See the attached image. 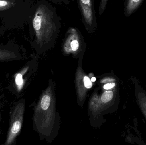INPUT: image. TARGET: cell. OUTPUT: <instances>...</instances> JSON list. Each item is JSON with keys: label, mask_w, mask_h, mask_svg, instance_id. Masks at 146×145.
<instances>
[{"label": "cell", "mask_w": 146, "mask_h": 145, "mask_svg": "<svg viewBox=\"0 0 146 145\" xmlns=\"http://www.w3.org/2000/svg\"><path fill=\"white\" fill-rule=\"evenodd\" d=\"M17 58L16 54L7 49H0V61L13 60Z\"/></svg>", "instance_id": "cell-6"}, {"label": "cell", "mask_w": 146, "mask_h": 145, "mask_svg": "<svg viewBox=\"0 0 146 145\" xmlns=\"http://www.w3.org/2000/svg\"><path fill=\"white\" fill-rule=\"evenodd\" d=\"M143 1V0H127L125 7V15L129 16L134 12Z\"/></svg>", "instance_id": "cell-5"}, {"label": "cell", "mask_w": 146, "mask_h": 145, "mask_svg": "<svg viewBox=\"0 0 146 145\" xmlns=\"http://www.w3.org/2000/svg\"><path fill=\"white\" fill-rule=\"evenodd\" d=\"M82 39L80 32L76 28H69L65 36L64 47L66 51H77L80 47V42Z\"/></svg>", "instance_id": "cell-4"}, {"label": "cell", "mask_w": 146, "mask_h": 145, "mask_svg": "<svg viewBox=\"0 0 146 145\" xmlns=\"http://www.w3.org/2000/svg\"><path fill=\"white\" fill-rule=\"evenodd\" d=\"M15 83H16V85L17 87L19 89V87H20L22 83H23V80H22V75L20 74H18L15 77Z\"/></svg>", "instance_id": "cell-11"}, {"label": "cell", "mask_w": 146, "mask_h": 145, "mask_svg": "<svg viewBox=\"0 0 146 145\" xmlns=\"http://www.w3.org/2000/svg\"><path fill=\"white\" fill-rule=\"evenodd\" d=\"M114 94L111 91H106L102 94L101 100L104 103H106L112 100Z\"/></svg>", "instance_id": "cell-8"}, {"label": "cell", "mask_w": 146, "mask_h": 145, "mask_svg": "<svg viewBox=\"0 0 146 145\" xmlns=\"http://www.w3.org/2000/svg\"><path fill=\"white\" fill-rule=\"evenodd\" d=\"M115 83H107V84H105V85L104 86V89H110L114 87L115 86Z\"/></svg>", "instance_id": "cell-14"}, {"label": "cell", "mask_w": 146, "mask_h": 145, "mask_svg": "<svg viewBox=\"0 0 146 145\" xmlns=\"http://www.w3.org/2000/svg\"><path fill=\"white\" fill-rule=\"evenodd\" d=\"M23 109L24 108L21 104H18L14 108L4 145L13 144L21 131L23 121Z\"/></svg>", "instance_id": "cell-3"}, {"label": "cell", "mask_w": 146, "mask_h": 145, "mask_svg": "<svg viewBox=\"0 0 146 145\" xmlns=\"http://www.w3.org/2000/svg\"><path fill=\"white\" fill-rule=\"evenodd\" d=\"M78 2L85 28L92 33L97 28L94 0H78Z\"/></svg>", "instance_id": "cell-2"}, {"label": "cell", "mask_w": 146, "mask_h": 145, "mask_svg": "<svg viewBox=\"0 0 146 145\" xmlns=\"http://www.w3.org/2000/svg\"><path fill=\"white\" fill-rule=\"evenodd\" d=\"M84 85L86 88H91L92 86V81L88 77L85 76L84 78Z\"/></svg>", "instance_id": "cell-12"}, {"label": "cell", "mask_w": 146, "mask_h": 145, "mask_svg": "<svg viewBox=\"0 0 146 145\" xmlns=\"http://www.w3.org/2000/svg\"><path fill=\"white\" fill-rule=\"evenodd\" d=\"M50 103V97L48 95H45L44 96L41 101V106L43 110H47L49 107Z\"/></svg>", "instance_id": "cell-9"}, {"label": "cell", "mask_w": 146, "mask_h": 145, "mask_svg": "<svg viewBox=\"0 0 146 145\" xmlns=\"http://www.w3.org/2000/svg\"><path fill=\"white\" fill-rule=\"evenodd\" d=\"M53 2L54 3H56V4H68L70 3V1L72 0H49Z\"/></svg>", "instance_id": "cell-13"}, {"label": "cell", "mask_w": 146, "mask_h": 145, "mask_svg": "<svg viewBox=\"0 0 146 145\" xmlns=\"http://www.w3.org/2000/svg\"><path fill=\"white\" fill-rule=\"evenodd\" d=\"M91 80L92 82H95L96 81V78L95 77H92Z\"/></svg>", "instance_id": "cell-15"}, {"label": "cell", "mask_w": 146, "mask_h": 145, "mask_svg": "<svg viewBox=\"0 0 146 145\" xmlns=\"http://www.w3.org/2000/svg\"><path fill=\"white\" fill-rule=\"evenodd\" d=\"M15 5L14 3L8 0H0V11L7 10Z\"/></svg>", "instance_id": "cell-7"}, {"label": "cell", "mask_w": 146, "mask_h": 145, "mask_svg": "<svg viewBox=\"0 0 146 145\" xmlns=\"http://www.w3.org/2000/svg\"><path fill=\"white\" fill-rule=\"evenodd\" d=\"M108 0H100L99 7V14L101 15L104 12L107 5Z\"/></svg>", "instance_id": "cell-10"}, {"label": "cell", "mask_w": 146, "mask_h": 145, "mask_svg": "<svg viewBox=\"0 0 146 145\" xmlns=\"http://www.w3.org/2000/svg\"><path fill=\"white\" fill-rule=\"evenodd\" d=\"M60 17L54 7L44 0L38 6L32 20L36 41L47 43L56 40L60 28Z\"/></svg>", "instance_id": "cell-1"}]
</instances>
